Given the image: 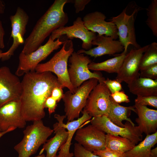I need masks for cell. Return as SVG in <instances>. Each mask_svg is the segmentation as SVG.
<instances>
[{
  "label": "cell",
  "mask_w": 157,
  "mask_h": 157,
  "mask_svg": "<svg viewBox=\"0 0 157 157\" xmlns=\"http://www.w3.org/2000/svg\"><path fill=\"white\" fill-rule=\"evenodd\" d=\"M24 75L19 98L22 116L26 122L42 120L45 116L46 100L54 88L62 85L57 77L49 72H30Z\"/></svg>",
  "instance_id": "6da1fadb"
},
{
  "label": "cell",
  "mask_w": 157,
  "mask_h": 157,
  "mask_svg": "<svg viewBox=\"0 0 157 157\" xmlns=\"http://www.w3.org/2000/svg\"><path fill=\"white\" fill-rule=\"evenodd\" d=\"M53 132V129L45 126L42 120L33 121L24 131L22 139L14 147L18 157H30L35 154Z\"/></svg>",
  "instance_id": "277c9868"
},
{
  "label": "cell",
  "mask_w": 157,
  "mask_h": 157,
  "mask_svg": "<svg viewBox=\"0 0 157 157\" xmlns=\"http://www.w3.org/2000/svg\"><path fill=\"white\" fill-rule=\"evenodd\" d=\"M54 136L47 140L44 144L40 154L44 150L46 151L45 157H57V152L65 143L68 135V132L64 127L60 126L58 122L53 125Z\"/></svg>",
  "instance_id": "44dd1931"
},
{
  "label": "cell",
  "mask_w": 157,
  "mask_h": 157,
  "mask_svg": "<svg viewBox=\"0 0 157 157\" xmlns=\"http://www.w3.org/2000/svg\"><path fill=\"white\" fill-rule=\"evenodd\" d=\"M139 8H136L131 15H129L126 13L127 6L119 14L108 20L116 26L119 41L124 47V51L125 52H127L130 44L135 48L141 47L136 41L135 27L134 16L139 10Z\"/></svg>",
  "instance_id": "ba28073f"
},
{
  "label": "cell",
  "mask_w": 157,
  "mask_h": 157,
  "mask_svg": "<svg viewBox=\"0 0 157 157\" xmlns=\"http://www.w3.org/2000/svg\"><path fill=\"white\" fill-rule=\"evenodd\" d=\"M68 0H55L37 22L24 42L22 52L27 55L38 48L54 31L68 22L67 14L64 10Z\"/></svg>",
  "instance_id": "7a4b0ae2"
},
{
  "label": "cell",
  "mask_w": 157,
  "mask_h": 157,
  "mask_svg": "<svg viewBox=\"0 0 157 157\" xmlns=\"http://www.w3.org/2000/svg\"><path fill=\"white\" fill-rule=\"evenodd\" d=\"M83 115L77 119L67 122L66 124L63 122L64 119L66 118L65 115H61L55 114L54 117L58 121V125L66 130L68 132V135L65 143L59 149L58 154L57 157H73V153L70 152V148L72 144L71 142L74 134L76 130L85 122L90 120L92 117L86 111L83 110Z\"/></svg>",
  "instance_id": "d6986e66"
},
{
  "label": "cell",
  "mask_w": 157,
  "mask_h": 157,
  "mask_svg": "<svg viewBox=\"0 0 157 157\" xmlns=\"http://www.w3.org/2000/svg\"><path fill=\"white\" fill-rule=\"evenodd\" d=\"M57 101L51 96L46 100L44 104V108L48 109L49 115L55 112L57 106Z\"/></svg>",
  "instance_id": "d590c367"
},
{
  "label": "cell",
  "mask_w": 157,
  "mask_h": 157,
  "mask_svg": "<svg viewBox=\"0 0 157 157\" xmlns=\"http://www.w3.org/2000/svg\"><path fill=\"white\" fill-rule=\"evenodd\" d=\"M62 47L48 61L39 64L35 71L38 72H49L56 76L58 80L63 88H67L72 93L76 90L69 80L67 68V62L69 57L74 51L73 44L71 40L64 41Z\"/></svg>",
  "instance_id": "3957f363"
},
{
  "label": "cell",
  "mask_w": 157,
  "mask_h": 157,
  "mask_svg": "<svg viewBox=\"0 0 157 157\" xmlns=\"http://www.w3.org/2000/svg\"><path fill=\"white\" fill-rule=\"evenodd\" d=\"M140 71V77L153 80L157 79V64Z\"/></svg>",
  "instance_id": "4dcf8cb0"
},
{
  "label": "cell",
  "mask_w": 157,
  "mask_h": 157,
  "mask_svg": "<svg viewBox=\"0 0 157 157\" xmlns=\"http://www.w3.org/2000/svg\"><path fill=\"white\" fill-rule=\"evenodd\" d=\"M127 52L123 51L118 56L100 63L91 62L88 65V68L95 71H102L109 73L117 74Z\"/></svg>",
  "instance_id": "cb8c5ba5"
},
{
  "label": "cell",
  "mask_w": 157,
  "mask_h": 157,
  "mask_svg": "<svg viewBox=\"0 0 157 157\" xmlns=\"http://www.w3.org/2000/svg\"><path fill=\"white\" fill-rule=\"evenodd\" d=\"M73 154L74 157H100L92 152L86 150L77 142L74 144Z\"/></svg>",
  "instance_id": "f546056e"
},
{
  "label": "cell",
  "mask_w": 157,
  "mask_h": 157,
  "mask_svg": "<svg viewBox=\"0 0 157 157\" xmlns=\"http://www.w3.org/2000/svg\"><path fill=\"white\" fill-rule=\"evenodd\" d=\"M70 65L68 69L70 81L74 89H76L84 82L94 78L99 82L105 79L99 71L91 72L89 69L88 65L91 62L90 58L83 53L74 51L69 58Z\"/></svg>",
  "instance_id": "8992f818"
},
{
  "label": "cell",
  "mask_w": 157,
  "mask_h": 157,
  "mask_svg": "<svg viewBox=\"0 0 157 157\" xmlns=\"http://www.w3.org/2000/svg\"><path fill=\"white\" fill-rule=\"evenodd\" d=\"M98 82L97 79H90L83 82L74 93L69 90L64 94L62 99L67 122L79 118L90 92Z\"/></svg>",
  "instance_id": "5b68a950"
},
{
  "label": "cell",
  "mask_w": 157,
  "mask_h": 157,
  "mask_svg": "<svg viewBox=\"0 0 157 157\" xmlns=\"http://www.w3.org/2000/svg\"><path fill=\"white\" fill-rule=\"evenodd\" d=\"M135 145L126 138L110 134L106 135L105 148L125 153L133 149Z\"/></svg>",
  "instance_id": "484cf974"
},
{
  "label": "cell",
  "mask_w": 157,
  "mask_h": 157,
  "mask_svg": "<svg viewBox=\"0 0 157 157\" xmlns=\"http://www.w3.org/2000/svg\"><path fill=\"white\" fill-rule=\"evenodd\" d=\"M106 17L103 13L96 11L85 15L82 20L88 30L97 33L99 35H104L116 40L118 38L117 27L111 22L106 21Z\"/></svg>",
  "instance_id": "2e32d148"
},
{
  "label": "cell",
  "mask_w": 157,
  "mask_h": 157,
  "mask_svg": "<svg viewBox=\"0 0 157 157\" xmlns=\"http://www.w3.org/2000/svg\"><path fill=\"white\" fill-rule=\"evenodd\" d=\"M15 129L14 128H11L10 129H9L8 130L4 131V132H1L0 133V138H1L3 135L4 134H5L8 133L9 132H10V131H11L14 130H15Z\"/></svg>",
  "instance_id": "b9f144b4"
},
{
  "label": "cell",
  "mask_w": 157,
  "mask_h": 157,
  "mask_svg": "<svg viewBox=\"0 0 157 157\" xmlns=\"http://www.w3.org/2000/svg\"><path fill=\"white\" fill-rule=\"evenodd\" d=\"M93 153L100 157H126L125 153L119 152L106 148Z\"/></svg>",
  "instance_id": "1f68e13d"
},
{
  "label": "cell",
  "mask_w": 157,
  "mask_h": 157,
  "mask_svg": "<svg viewBox=\"0 0 157 157\" xmlns=\"http://www.w3.org/2000/svg\"><path fill=\"white\" fill-rule=\"evenodd\" d=\"M35 157H45V156L44 154H41Z\"/></svg>",
  "instance_id": "7bdbcfd3"
},
{
  "label": "cell",
  "mask_w": 157,
  "mask_h": 157,
  "mask_svg": "<svg viewBox=\"0 0 157 157\" xmlns=\"http://www.w3.org/2000/svg\"><path fill=\"white\" fill-rule=\"evenodd\" d=\"M148 18L145 22L152 31L153 35L157 37V0H152L146 9Z\"/></svg>",
  "instance_id": "83f0119b"
},
{
  "label": "cell",
  "mask_w": 157,
  "mask_h": 157,
  "mask_svg": "<svg viewBox=\"0 0 157 157\" xmlns=\"http://www.w3.org/2000/svg\"><path fill=\"white\" fill-rule=\"evenodd\" d=\"M150 157H157V147L151 149L150 152Z\"/></svg>",
  "instance_id": "60d3db41"
},
{
  "label": "cell",
  "mask_w": 157,
  "mask_h": 157,
  "mask_svg": "<svg viewBox=\"0 0 157 157\" xmlns=\"http://www.w3.org/2000/svg\"><path fill=\"white\" fill-rule=\"evenodd\" d=\"M134 106L138 116L135 121L141 132L147 135L157 132V110L136 103Z\"/></svg>",
  "instance_id": "ffe728a7"
},
{
  "label": "cell",
  "mask_w": 157,
  "mask_h": 157,
  "mask_svg": "<svg viewBox=\"0 0 157 157\" xmlns=\"http://www.w3.org/2000/svg\"><path fill=\"white\" fill-rule=\"evenodd\" d=\"M111 104L108 114L107 116L110 120L115 124L122 127H124L125 124L122 121L126 120L133 125L135 124L129 118L131 111L135 113L134 105L126 107L120 105L115 102L110 97Z\"/></svg>",
  "instance_id": "603a6c76"
},
{
  "label": "cell",
  "mask_w": 157,
  "mask_h": 157,
  "mask_svg": "<svg viewBox=\"0 0 157 157\" xmlns=\"http://www.w3.org/2000/svg\"><path fill=\"white\" fill-rule=\"evenodd\" d=\"M68 3H74L75 12L77 13L84 9L85 6L90 1V0H68Z\"/></svg>",
  "instance_id": "e575fe53"
},
{
  "label": "cell",
  "mask_w": 157,
  "mask_h": 157,
  "mask_svg": "<svg viewBox=\"0 0 157 157\" xmlns=\"http://www.w3.org/2000/svg\"><path fill=\"white\" fill-rule=\"evenodd\" d=\"M149 45L138 49H132L126 54L116 79L121 83L124 82L128 84L140 77L141 59Z\"/></svg>",
  "instance_id": "7c38bea8"
},
{
  "label": "cell",
  "mask_w": 157,
  "mask_h": 157,
  "mask_svg": "<svg viewBox=\"0 0 157 157\" xmlns=\"http://www.w3.org/2000/svg\"><path fill=\"white\" fill-rule=\"evenodd\" d=\"M21 81L6 66L0 67V107L10 101L19 99Z\"/></svg>",
  "instance_id": "4fadbf2b"
},
{
  "label": "cell",
  "mask_w": 157,
  "mask_h": 157,
  "mask_svg": "<svg viewBox=\"0 0 157 157\" xmlns=\"http://www.w3.org/2000/svg\"><path fill=\"white\" fill-rule=\"evenodd\" d=\"M28 15L22 8L18 7L15 14L10 17L12 30L10 37L13 39V44L9 49L8 59L13 56L19 46L24 42V36L29 20Z\"/></svg>",
  "instance_id": "e0dca14e"
},
{
  "label": "cell",
  "mask_w": 157,
  "mask_h": 157,
  "mask_svg": "<svg viewBox=\"0 0 157 157\" xmlns=\"http://www.w3.org/2000/svg\"><path fill=\"white\" fill-rule=\"evenodd\" d=\"M26 121L21 114L19 99L9 101L0 107V130L6 131L11 128H23Z\"/></svg>",
  "instance_id": "5bb4252c"
},
{
  "label": "cell",
  "mask_w": 157,
  "mask_h": 157,
  "mask_svg": "<svg viewBox=\"0 0 157 157\" xmlns=\"http://www.w3.org/2000/svg\"><path fill=\"white\" fill-rule=\"evenodd\" d=\"M103 82L107 87L111 94L120 91L122 89L121 83L116 79L112 80L108 78Z\"/></svg>",
  "instance_id": "d6a6232c"
},
{
  "label": "cell",
  "mask_w": 157,
  "mask_h": 157,
  "mask_svg": "<svg viewBox=\"0 0 157 157\" xmlns=\"http://www.w3.org/2000/svg\"><path fill=\"white\" fill-rule=\"evenodd\" d=\"M91 124L106 134L120 136L126 138L136 145L142 139V133L138 126H134L127 121L124 127L119 126L112 122L105 115L93 117Z\"/></svg>",
  "instance_id": "9c48e42d"
},
{
  "label": "cell",
  "mask_w": 157,
  "mask_h": 157,
  "mask_svg": "<svg viewBox=\"0 0 157 157\" xmlns=\"http://www.w3.org/2000/svg\"><path fill=\"white\" fill-rule=\"evenodd\" d=\"M156 64L157 43L154 42L149 44L142 55L140 65V71Z\"/></svg>",
  "instance_id": "4316f807"
},
{
  "label": "cell",
  "mask_w": 157,
  "mask_h": 157,
  "mask_svg": "<svg viewBox=\"0 0 157 157\" xmlns=\"http://www.w3.org/2000/svg\"><path fill=\"white\" fill-rule=\"evenodd\" d=\"M62 86L55 87L53 89L51 96L54 98L57 102H59L62 99L64 93Z\"/></svg>",
  "instance_id": "8d00e7d4"
},
{
  "label": "cell",
  "mask_w": 157,
  "mask_h": 157,
  "mask_svg": "<svg viewBox=\"0 0 157 157\" xmlns=\"http://www.w3.org/2000/svg\"><path fill=\"white\" fill-rule=\"evenodd\" d=\"M157 143V131L147 135L145 139L125 153L126 157H150L151 148Z\"/></svg>",
  "instance_id": "d4e9b609"
},
{
  "label": "cell",
  "mask_w": 157,
  "mask_h": 157,
  "mask_svg": "<svg viewBox=\"0 0 157 157\" xmlns=\"http://www.w3.org/2000/svg\"><path fill=\"white\" fill-rule=\"evenodd\" d=\"M5 34V31L2 22L0 20V49H2L5 47L4 40Z\"/></svg>",
  "instance_id": "74e56055"
},
{
  "label": "cell",
  "mask_w": 157,
  "mask_h": 157,
  "mask_svg": "<svg viewBox=\"0 0 157 157\" xmlns=\"http://www.w3.org/2000/svg\"><path fill=\"white\" fill-rule=\"evenodd\" d=\"M135 103L141 105L149 106L157 108V96H137Z\"/></svg>",
  "instance_id": "f1b7e54d"
},
{
  "label": "cell",
  "mask_w": 157,
  "mask_h": 157,
  "mask_svg": "<svg viewBox=\"0 0 157 157\" xmlns=\"http://www.w3.org/2000/svg\"><path fill=\"white\" fill-rule=\"evenodd\" d=\"M8 54V52L7 51L6 52H3L0 49V59L4 61L9 59Z\"/></svg>",
  "instance_id": "f35d334b"
},
{
  "label": "cell",
  "mask_w": 157,
  "mask_h": 157,
  "mask_svg": "<svg viewBox=\"0 0 157 157\" xmlns=\"http://www.w3.org/2000/svg\"><path fill=\"white\" fill-rule=\"evenodd\" d=\"M1 132V130H0V133Z\"/></svg>",
  "instance_id": "ee69618b"
},
{
  "label": "cell",
  "mask_w": 157,
  "mask_h": 157,
  "mask_svg": "<svg viewBox=\"0 0 157 157\" xmlns=\"http://www.w3.org/2000/svg\"><path fill=\"white\" fill-rule=\"evenodd\" d=\"M99 83L90 92L83 110L92 117L107 116L111 104V93L103 81Z\"/></svg>",
  "instance_id": "30bf717a"
},
{
  "label": "cell",
  "mask_w": 157,
  "mask_h": 157,
  "mask_svg": "<svg viewBox=\"0 0 157 157\" xmlns=\"http://www.w3.org/2000/svg\"><path fill=\"white\" fill-rule=\"evenodd\" d=\"M110 96L115 102L118 104L130 102L129 97L123 91H117L111 94Z\"/></svg>",
  "instance_id": "836d02e7"
},
{
  "label": "cell",
  "mask_w": 157,
  "mask_h": 157,
  "mask_svg": "<svg viewBox=\"0 0 157 157\" xmlns=\"http://www.w3.org/2000/svg\"><path fill=\"white\" fill-rule=\"evenodd\" d=\"M59 38L53 41L49 36L47 42L32 53L26 55L22 51L19 56V63L15 75L21 76L30 72L35 71L39 63L44 60L54 50L63 44Z\"/></svg>",
  "instance_id": "52a82bcc"
},
{
  "label": "cell",
  "mask_w": 157,
  "mask_h": 157,
  "mask_svg": "<svg viewBox=\"0 0 157 157\" xmlns=\"http://www.w3.org/2000/svg\"><path fill=\"white\" fill-rule=\"evenodd\" d=\"M5 9V4L4 2L0 0V14L4 13Z\"/></svg>",
  "instance_id": "ab89813d"
},
{
  "label": "cell",
  "mask_w": 157,
  "mask_h": 157,
  "mask_svg": "<svg viewBox=\"0 0 157 157\" xmlns=\"http://www.w3.org/2000/svg\"><path fill=\"white\" fill-rule=\"evenodd\" d=\"M130 92L137 96H157V79L139 77L128 84Z\"/></svg>",
  "instance_id": "7402d4cb"
},
{
  "label": "cell",
  "mask_w": 157,
  "mask_h": 157,
  "mask_svg": "<svg viewBox=\"0 0 157 157\" xmlns=\"http://www.w3.org/2000/svg\"><path fill=\"white\" fill-rule=\"evenodd\" d=\"M92 45L97 46L88 50L81 49L77 52L96 58L105 55H112L122 53L124 50V47L119 40L104 35H96L92 42Z\"/></svg>",
  "instance_id": "ac0fdd59"
},
{
  "label": "cell",
  "mask_w": 157,
  "mask_h": 157,
  "mask_svg": "<svg viewBox=\"0 0 157 157\" xmlns=\"http://www.w3.org/2000/svg\"><path fill=\"white\" fill-rule=\"evenodd\" d=\"M74 140L86 150L93 152L105 148L106 134L90 124L76 131Z\"/></svg>",
  "instance_id": "9a60e30c"
},
{
  "label": "cell",
  "mask_w": 157,
  "mask_h": 157,
  "mask_svg": "<svg viewBox=\"0 0 157 157\" xmlns=\"http://www.w3.org/2000/svg\"><path fill=\"white\" fill-rule=\"evenodd\" d=\"M65 35L70 40L78 38L82 41L83 49L88 50L91 49L92 42L96 36V33L88 30L85 26L82 18L78 17L69 26H63L53 31L50 35L53 41Z\"/></svg>",
  "instance_id": "8fae6325"
}]
</instances>
